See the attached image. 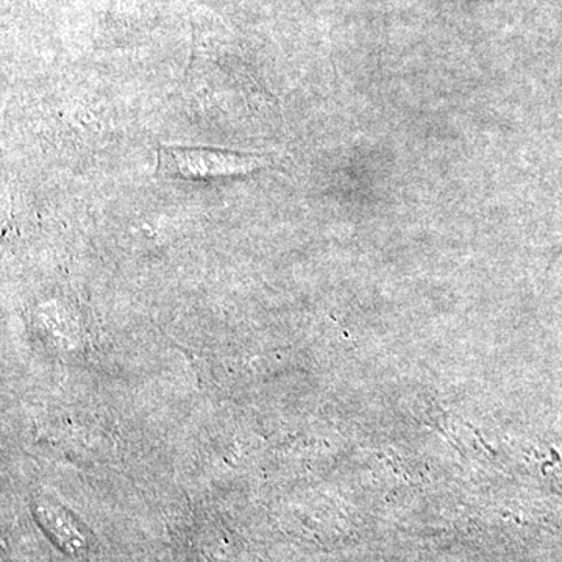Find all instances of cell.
I'll return each instance as SVG.
<instances>
[{"mask_svg": "<svg viewBox=\"0 0 562 562\" xmlns=\"http://www.w3.org/2000/svg\"><path fill=\"white\" fill-rule=\"evenodd\" d=\"M561 257H562V246L560 247V249L557 250V254H554L553 260H552V262H550V265H553V262H557L558 258H561Z\"/></svg>", "mask_w": 562, "mask_h": 562, "instance_id": "cell-2", "label": "cell"}, {"mask_svg": "<svg viewBox=\"0 0 562 562\" xmlns=\"http://www.w3.org/2000/svg\"><path fill=\"white\" fill-rule=\"evenodd\" d=\"M161 166L183 180H213L246 176L265 166V158L203 147H162Z\"/></svg>", "mask_w": 562, "mask_h": 562, "instance_id": "cell-1", "label": "cell"}]
</instances>
